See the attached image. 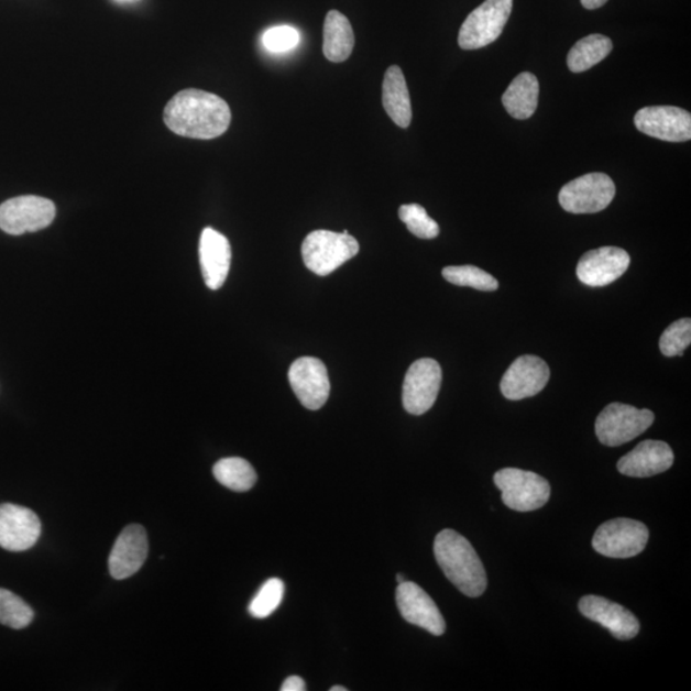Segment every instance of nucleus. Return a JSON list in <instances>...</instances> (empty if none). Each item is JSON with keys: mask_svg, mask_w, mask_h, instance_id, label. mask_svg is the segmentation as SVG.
<instances>
[{"mask_svg": "<svg viewBox=\"0 0 691 691\" xmlns=\"http://www.w3.org/2000/svg\"><path fill=\"white\" fill-rule=\"evenodd\" d=\"M56 206L41 196H19L0 206V230L20 235L50 227L56 218Z\"/></svg>", "mask_w": 691, "mask_h": 691, "instance_id": "nucleus-9", "label": "nucleus"}, {"mask_svg": "<svg viewBox=\"0 0 691 691\" xmlns=\"http://www.w3.org/2000/svg\"><path fill=\"white\" fill-rule=\"evenodd\" d=\"M435 556L447 579L462 594L476 599L489 584L482 560L470 541L451 529L438 533L435 540Z\"/></svg>", "mask_w": 691, "mask_h": 691, "instance_id": "nucleus-2", "label": "nucleus"}, {"mask_svg": "<svg viewBox=\"0 0 691 691\" xmlns=\"http://www.w3.org/2000/svg\"><path fill=\"white\" fill-rule=\"evenodd\" d=\"M635 128L650 138L670 143H685L691 139V114L685 109L670 106L641 108L634 117Z\"/></svg>", "mask_w": 691, "mask_h": 691, "instance_id": "nucleus-11", "label": "nucleus"}, {"mask_svg": "<svg viewBox=\"0 0 691 691\" xmlns=\"http://www.w3.org/2000/svg\"><path fill=\"white\" fill-rule=\"evenodd\" d=\"M231 118V109L222 98L198 89L179 91L164 109V122L172 132L198 140L223 135Z\"/></svg>", "mask_w": 691, "mask_h": 691, "instance_id": "nucleus-1", "label": "nucleus"}, {"mask_svg": "<svg viewBox=\"0 0 691 691\" xmlns=\"http://www.w3.org/2000/svg\"><path fill=\"white\" fill-rule=\"evenodd\" d=\"M398 217L416 238L431 240L439 234L438 223L428 216L427 210L419 204H406V206L399 207Z\"/></svg>", "mask_w": 691, "mask_h": 691, "instance_id": "nucleus-29", "label": "nucleus"}, {"mask_svg": "<svg viewBox=\"0 0 691 691\" xmlns=\"http://www.w3.org/2000/svg\"><path fill=\"white\" fill-rule=\"evenodd\" d=\"M580 2L586 10H599V8L606 4L608 0H580Z\"/></svg>", "mask_w": 691, "mask_h": 691, "instance_id": "nucleus-33", "label": "nucleus"}, {"mask_svg": "<svg viewBox=\"0 0 691 691\" xmlns=\"http://www.w3.org/2000/svg\"><path fill=\"white\" fill-rule=\"evenodd\" d=\"M300 42V34L295 28L277 26L266 30L263 35L265 50L272 53H285L294 50Z\"/></svg>", "mask_w": 691, "mask_h": 691, "instance_id": "nucleus-31", "label": "nucleus"}, {"mask_svg": "<svg viewBox=\"0 0 691 691\" xmlns=\"http://www.w3.org/2000/svg\"><path fill=\"white\" fill-rule=\"evenodd\" d=\"M213 474L219 483L234 492H246L256 483V471L251 463L241 458L219 460Z\"/></svg>", "mask_w": 691, "mask_h": 691, "instance_id": "nucleus-25", "label": "nucleus"}, {"mask_svg": "<svg viewBox=\"0 0 691 691\" xmlns=\"http://www.w3.org/2000/svg\"><path fill=\"white\" fill-rule=\"evenodd\" d=\"M323 53L328 61L341 63L348 61L355 46V35L351 23L339 11H329L323 29Z\"/></svg>", "mask_w": 691, "mask_h": 691, "instance_id": "nucleus-23", "label": "nucleus"}, {"mask_svg": "<svg viewBox=\"0 0 691 691\" xmlns=\"http://www.w3.org/2000/svg\"><path fill=\"white\" fill-rule=\"evenodd\" d=\"M655 421V414L647 408L625 404H610L595 421V435L607 447H618L633 441Z\"/></svg>", "mask_w": 691, "mask_h": 691, "instance_id": "nucleus-6", "label": "nucleus"}, {"mask_svg": "<svg viewBox=\"0 0 691 691\" xmlns=\"http://www.w3.org/2000/svg\"><path fill=\"white\" fill-rule=\"evenodd\" d=\"M691 343V320L690 318L674 321L666 329L659 340V350L667 358L682 357V353Z\"/></svg>", "mask_w": 691, "mask_h": 691, "instance_id": "nucleus-30", "label": "nucleus"}, {"mask_svg": "<svg viewBox=\"0 0 691 691\" xmlns=\"http://www.w3.org/2000/svg\"><path fill=\"white\" fill-rule=\"evenodd\" d=\"M290 388L304 407L319 410L328 402L331 383L323 361L304 357L297 359L288 371Z\"/></svg>", "mask_w": 691, "mask_h": 691, "instance_id": "nucleus-12", "label": "nucleus"}, {"mask_svg": "<svg viewBox=\"0 0 691 691\" xmlns=\"http://www.w3.org/2000/svg\"><path fill=\"white\" fill-rule=\"evenodd\" d=\"M382 100L391 120L398 128L407 129L413 120L412 100L403 69L398 66L390 67L384 75Z\"/></svg>", "mask_w": 691, "mask_h": 691, "instance_id": "nucleus-21", "label": "nucleus"}, {"mask_svg": "<svg viewBox=\"0 0 691 691\" xmlns=\"http://www.w3.org/2000/svg\"><path fill=\"white\" fill-rule=\"evenodd\" d=\"M494 484L502 494V502L518 513L536 512L546 506L551 497L547 479L533 471L506 468L494 474Z\"/></svg>", "mask_w": 691, "mask_h": 691, "instance_id": "nucleus-4", "label": "nucleus"}, {"mask_svg": "<svg viewBox=\"0 0 691 691\" xmlns=\"http://www.w3.org/2000/svg\"><path fill=\"white\" fill-rule=\"evenodd\" d=\"M649 530L646 525L633 518H614L596 529L593 548L611 559H630L646 549Z\"/></svg>", "mask_w": 691, "mask_h": 691, "instance_id": "nucleus-8", "label": "nucleus"}, {"mask_svg": "<svg viewBox=\"0 0 691 691\" xmlns=\"http://www.w3.org/2000/svg\"><path fill=\"white\" fill-rule=\"evenodd\" d=\"M359 250V242L348 231L318 230L306 235L301 253L306 268L323 277L355 257Z\"/></svg>", "mask_w": 691, "mask_h": 691, "instance_id": "nucleus-3", "label": "nucleus"}, {"mask_svg": "<svg viewBox=\"0 0 691 691\" xmlns=\"http://www.w3.org/2000/svg\"><path fill=\"white\" fill-rule=\"evenodd\" d=\"M442 369L434 359H420L408 368L404 381L403 404L412 415H423L434 407L441 390Z\"/></svg>", "mask_w": 691, "mask_h": 691, "instance_id": "nucleus-10", "label": "nucleus"}, {"mask_svg": "<svg viewBox=\"0 0 691 691\" xmlns=\"http://www.w3.org/2000/svg\"><path fill=\"white\" fill-rule=\"evenodd\" d=\"M42 534L41 518L30 508L0 505V547L11 552L28 551Z\"/></svg>", "mask_w": 691, "mask_h": 691, "instance_id": "nucleus-15", "label": "nucleus"}, {"mask_svg": "<svg viewBox=\"0 0 691 691\" xmlns=\"http://www.w3.org/2000/svg\"><path fill=\"white\" fill-rule=\"evenodd\" d=\"M396 579H397V583L398 584H402V583H404V581H406L403 574H397Z\"/></svg>", "mask_w": 691, "mask_h": 691, "instance_id": "nucleus-35", "label": "nucleus"}, {"mask_svg": "<svg viewBox=\"0 0 691 691\" xmlns=\"http://www.w3.org/2000/svg\"><path fill=\"white\" fill-rule=\"evenodd\" d=\"M396 602L399 614L407 623L421 627L436 636L446 632V622L437 604L429 594L413 581L398 584Z\"/></svg>", "mask_w": 691, "mask_h": 691, "instance_id": "nucleus-16", "label": "nucleus"}, {"mask_svg": "<svg viewBox=\"0 0 691 691\" xmlns=\"http://www.w3.org/2000/svg\"><path fill=\"white\" fill-rule=\"evenodd\" d=\"M442 276L454 286L471 287L485 293H492L498 288V281L492 274L476 268L474 265L447 266Z\"/></svg>", "mask_w": 691, "mask_h": 691, "instance_id": "nucleus-26", "label": "nucleus"}, {"mask_svg": "<svg viewBox=\"0 0 691 691\" xmlns=\"http://www.w3.org/2000/svg\"><path fill=\"white\" fill-rule=\"evenodd\" d=\"M34 619V611L19 595L0 588V624L20 630Z\"/></svg>", "mask_w": 691, "mask_h": 691, "instance_id": "nucleus-27", "label": "nucleus"}, {"mask_svg": "<svg viewBox=\"0 0 691 691\" xmlns=\"http://www.w3.org/2000/svg\"><path fill=\"white\" fill-rule=\"evenodd\" d=\"M285 595V583L281 579L266 580L259 589L254 600L249 604L251 616L256 618L270 617L279 607Z\"/></svg>", "mask_w": 691, "mask_h": 691, "instance_id": "nucleus-28", "label": "nucleus"}, {"mask_svg": "<svg viewBox=\"0 0 691 691\" xmlns=\"http://www.w3.org/2000/svg\"><path fill=\"white\" fill-rule=\"evenodd\" d=\"M630 265V255L625 250L606 246L588 251L577 266L581 284L589 287H604L614 284Z\"/></svg>", "mask_w": 691, "mask_h": 691, "instance_id": "nucleus-13", "label": "nucleus"}, {"mask_svg": "<svg viewBox=\"0 0 691 691\" xmlns=\"http://www.w3.org/2000/svg\"><path fill=\"white\" fill-rule=\"evenodd\" d=\"M551 371L544 359L534 355L517 358L502 376L501 392L507 399L518 402L544 391Z\"/></svg>", "mask_w": 691, "mask_h": 691, "instance_id": "nucleus-14", "label": "nucleus"}, {"mask_svg": "<svg viewBox=\"0 0 691 691\" xmlns=\"http://www.w3.org/2000/svg\"><path fill=\"white\" fill-rule=\"evenodd\" d=\"M673 451L662 441H643L617 462L619 473L632 478H649L665 473L673 465Z\"/></svg>", "mask_w": 691, "mask_h": 691, "instance_id": "nucleus-19", "label": "nucleus"}, {"mask_svg": "<svg viewBox=\"0 0 691 691\" xmlns=\"http://www.w3.org/2000/svg\"><path fill=\"white\" fill-rule=\"evenodd\" d=\"M514 0H485L463 21L459 45L475 51L496 42L513 12Z\"/></svg>", "mask_w": 691, "mask_h": 691, "instance_id": "nucleus-5", "label": "nucleus"}, {"mask_svg": "<svg viewBox=\"0 0 691 691\" xmlns=\"http://www.w3.org/2000/svg\"><path fill=\"white\" fill-rule=\"evenodd\" d=\"M200 264L204 281L210 289H219L229 277L232 250L226 235L213 229L201 233L199 245Z\"/></svg>", "mask_w": 691, "mask_h": 691, "instance_id": "nucleus-20", "label": "nucleus"}, {"mask_svg": "<svg viewBox=\"0 0 691 691\" xmlns=\"http://www.w3.org/2000/svg\"><path fill=\"white\" fill-rule=\"evenodd\" d=\"M282 691H304L306 690L305 681L298 677H289L281 687Z\"/></svg>", "mask_w": 691, "mask_h": 691, "instance_id": "nucleus-32", "label": "nucleus"}, {"mask_svg": "<svg viewBox=\"0 0 691 691\" xmlns=\"http://www.w3.org/2000/svg\"><path fill=\"white\" fill-rule=\"evenodd\" d=\"M147 553L146 530L138 524L128 526L117 538L109 556L111 575L117 580H123L136 574L143 568Z\"/></svg>", "mask_w": 691, "mask_h": 691, "instance_id": "nucleus-18", "label": "nucleus"}, {"mask_svg": "<svg viewBox=\"0 0 691 691\" xmlns=\"http://www.w3.org/2000/svg\"><path fill=\"white\" fill-rule=\"evenodd\" d=\"M579 611L584 617L606 627L616 639L630 640L640 632L639 619L633 612L603 596H583L579 602Z\"/></svg>", "mask_w": 691, "mask_h": 691, "instance_id": "nucleus-17", "label": "nucleus"}, {"mask_svg": "<svg viewBox=\"0 0 691 691\" xmlns=\"http://www.w3.org/2000/svg\"><path fill=\"white\" fill-rule=\"evenodd\" d=\"M331 691H348V688L344 687H333L331 689H329Z\"/></svg>", "mask_w": 691, "mask_h": 691, "instance_id": "nucleus-34", "label": "nucleus"}, {"mask_svg": "<svg viewBox=\"0 0 691 691\" xmlns=\"http://www.w3.org/2000/svg\"><path fill=\"white\" fill-rule=\"evenodd\" d=\"M614 180L604 173L595 172L570 180L561 188L560 206L574 215H593L606 209L615 199Z\"/></svg>", "mask_w": 691, "mask_h": 691, "instance_id": "nucleus-7", "label": "nucleus"}, {"mask_svg": "<svg viewBox=\"0 0 691 691\" xmlns=\"http://www.w3.org/2000/svg\"><path fill=\"white\" fill-rule=\"evenodd\" d=\"M539 101V81L536 76L530 73H523L515 77L509 84L504 96H502V105L506 111L516 120H528L536 113Z\"/></svg>", "mask_w": 691, "mask_h": 691, "instance_id": "nucleus-22", "label": "nucleus"}, {"mask_svg": "<svg viewBox=\"0 0 691 691\" xmlns=\"http://www.w3.org/2000/svg\"><path fill=\"white\" fill-rule=\"evenodd\" d=\"M614 48L610 37L593 34L581 39L572 46L568 56V66L571 73L580 74L599 65Z\"/></svg>", "mask_w": 691, "mask_h": 691, "instance_id": "nucleus-24", "label": "nucleus"}]
</instances>
